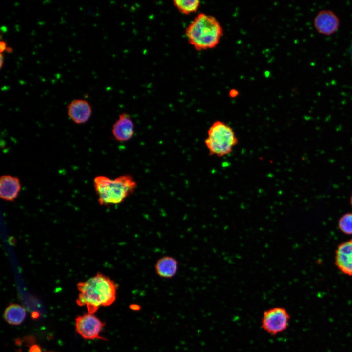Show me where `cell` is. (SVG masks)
Listing matches in <instances>:
<instances>
[{"label": "cell", "instance_id": "5b68a950", "mask_svg": "<svg viewBox=\"0 0 352 352\" xmlns=\"http://www.w3.org/2000/svg\"><path fill=\"white\" fill-rule=\"evenodd\" d=\"M290 320V314L285 308L276 306L264 311L261 318V326L266 333L276 336L286 330Z\"/></svg>", "mask_w": 352, "mask_h": 352}, {"label": "cell", "instance_id": "3957f363", "mask_svg": "<svg viewBox=\"0 0 352 352\" xmlns=\"http://www.w3.org/2000/svg\"><path fill=\"white\" fill-rule=\"evenodd\" d=\"M93 185L99 203L104 206L121 203L137 188L136 181L129 175L114 179L98 176L94 178Z\"/></svg>", "mask_w": 352, "mask_h": 352}, {"label": "cell", "instance_id": "6da1fadb", "mask_svg": "<svg viewBox=\"0 0 352 352\" xmlns=\"http://www.w3.org/2000/svg\"><path fill=\"white\" fill-rule=\"evenodd\" d=\"M79 291L76 300L80 306L86 305L89 314L100 306L111 305L116 297L117 285L108 276L100 273L77 285Z\"/></svg>", "mask_w": 352, "mask_h": 352}, {"label": "cell", "instance_id": "e0dca14e", "mask_svg": "<svg viewBox=\"0 0 352 352\" xmlns=\"http://www.w3.org/2000/svg\"><path fill=\"white\" fill-rule=\"evenodd\" d=\"M228 94L230 98H234L238 96L239 91L237 89H231L229 90Z\"/></svg>", "mask_w": 352, "mask_h": 352}, {"label": "cell", "instance_id": "2e32d148", "mask_svg": "<svg viewBox=\"0 0 352 352\" xmlns=\"http://www.w3.org/2000/svg\"><path fill=\"white\" fill-rule=\"evenodd\" d=\"M8 48L7 43L4 41L1 40L0 42V53H3L4 51H6Z\"/></svg>", "mask_w": 352, "mask_h": 352}, {"label": "cell", "instance_id": "8fae6325", "mask_svg": "<svg viewBox=\"0 0 352 352\" xmlns=\"http://www.w3.org/2000/svg\"><path fill=\"white\" fill-rule=\"evenodd\" d=\"M21 189L19 179L9 175H2L0 178V197L3 200L13 201Z\"/></svg>", "mask_w": 352, "mask_h": 352}, {"label": "cell", "instance_id": "7c38bea8", "mask_svg": "<svg viewBox=\"0 0 352 352\" xmlns=\"http://www.w3.org/2000/svg\"><path fill=\"white\" fill-rule=\"evenodd\" d=\"M156 274L161 278H171L178 269V262L174 258L166 256L158 259L155 266Z\"/></svg>", "mask_w": 352, "mask_h": 352}, {"label": "cell", "instance_id": "4fadbf2b", "mask_svg": "<svg viewBox=\"0 0 352 352\" xmlns=\"http://www.w3.org/2000/svg\"><path fill=\"white\" fill-rule=\"evenodd\" d=\"M26 312L25 309L17 304L11 303L6 308L4 317L7 322L14 325L21 324L25 319Z\"/></svg>", "mask_w": 352, "mask_h": 352}, {"label": "cell", "instance_id": "5bb4252c", "mask_svg": "<svg viewBox=\"0 0 352 352\" xmlns=\"http://www.w3.org/2000/svg\"><path fill=\"white\" fill-rule=\"evenodd\" d=\"M173 2L174 6L185 15L196 12L200 5V2L198 0H175Z\"/></svg>", "mask_w": 352, "mask_h": 352}, {"label": "cell", "instance_id": "9c48e42d", "mask_svg": "<svg viewBox=\"0 0 352 352\" xmlns=\"http://www.w3.org/2000/svg\"><path fill=\"white\" fill-rule=\"evenodd\" d=\"M67 113L72 121L76 124H81L89 120L92 113V108L87 101L75 99L68 105Z\"/></svg>", "mask_w": 352, "mask_h": 352}, {"label": "cell", "instance_id": "52a82bcc", "mask_svg": "<svg viewBox=\"0 0 352 352\" xmlns=\"http://www.w3.org/2000/svg\"><path fill=\"white\" fill-rule=\"evenodd\" d=\"M313 24L319 33L329 36L338 30L340 26V20L333 11L323 9L319 11L315 16Z\"/></svg>", "mask_w": 352, "mask_h": 352}, {"label": "cell", "instance_id": "ac0fdd59", "mask_svg": "<svg viewBox=\"0 0 352 352\" xmlns=\"http://www.w3.org/2000/svg\"><path fill=\"white\" fill-rule=\"evenodd\" d=\"M29 352H41V350L39 346L33 345L31 347Z\"/></svg>", "mask_w": 352, "mask_h": 352}, {"label": "cell", "instance_id": "30bf717a", "mask_svg": "<svg viewBox=\"0 0 352 352\" xmlns=\"http://www.w3.org/2000/svg\"><path fill=\"white\" fill-rule=\"evenodd\" d=\"M335 264L343 273L352 276V239L338 246Z\"/></svg>", "mask_w": 352, "mask_h": 352}, {"label": "cell", "instance_id": "9a60e30c", "mask_svg": "<svg viewBox=\"0 0 352 352\" xmlns=\"http://www.w3.org/2000/svg\"><path fill=\"white\" fill-rule=\"evenodd\" d=\"M339 227L344 233L352 234V213L343 215L339 220Z\"/></svg>", "mask_w": 352, "mask_h": 352}, {"label": "cell", "instance_id": "ba28073f", "mask_svg": "<svg viewBox=\"0 0 352 352\" xmlns=\"http://www.w3.org/2000/svg\"><path fill=\"white\" fill-rule=\"evenodd\" d=\"M112 133L118 141L123 142L130 140L134 133V125L129 114L122 113L113 125Z\"/></svg>", "mask_w": 352, "mask_h": 352}, {"label": "cell", "instance_id": "ffe728a7", "mask_svg": "<svg viewBox=\"0 0 352 352\" xmlns=\"http://www.w3.org/2000/svg\"><path fill=\"white\" fill-rule=\"evenodd\" d=\"M350 57H351V60L352 63V42L350 46Z\"/></svg>", "mask_w": 352, "mask_h": 352}, {"label": "cell", "instance_id": "44dd1931", "mask_svg": "<svg viewBox=\"0 0 352 352\" xmlns=\"http://www.w3.org/2000/svg\"><path fill=\"white\" fill-rule=\"evenodd\" d=\"M350 203L352 207V193L351 194V197H350Z\"/></svg>", "mask_w": 352, "mask_h": 352}, {"label": "cell", "instance_id": "8992f818", "mask_svg": "<svg viewBox=\"0 0 352 352\" xmlns=\"http://www.w3.org/2000/svg\"><path fill=\"white\" fill-rule=\"evenodd\" d=\"M104 325L92 314L79 316L75 319L76 331L85 339H102L99 335Z\"/></svg>", "mask_w": 352, "mask_h": 352}, {"label": "cell", "instance_id": "d6986e66", "mask_svg": "<svg viewBox=\"0 0 352 352\" xmlns=\"http://www.w3.org/2000/svg\"><path fill=\"white\" fill-rule=\"evenodd\" d=\"M4 57L3 53H0V69H1L3 66V65L4 64Z\"/></svg>", "mask_w": 352, "mask_h": 352}, {"label": "cell", "instance_id": "7a4b0ae2", "mask_svg": "<svg viewBox=\"0 0 352 352\" xmlns=\"http://www.w3.org/2000/svg\"><path fill=\"white\" fill-rule=\"evenodd\" d=\"M223 29L213 16L198 14L188 25L185 34L189 43L197 50L216 47L223 36Z\"/></svg>", "mask_w": 352, "mask_h": 352}, {"label": "cell", "instance_id": "277c9868", "mask_svg": "<svg viewBox=\"0 0 352 352\" xmlns=\"http://www.w3.org/2000/svg\"><path fill=\"white\" fill-rule=\"evenodd\" d=\"M238 139L231 127L220 120L214 121L207 131L205 144L210 155L222 157L230 154Z\"/></svg>", "mask_w": 352, "mask_h": 352}]
</instances>
